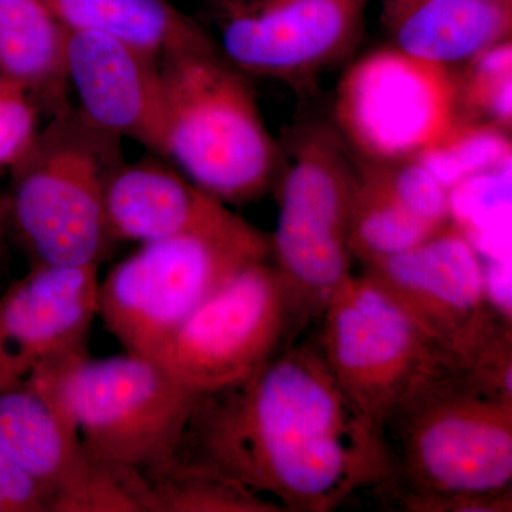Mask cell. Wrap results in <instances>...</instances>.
<instances>
[{"label":"cell","instance_id":"30bf717a","mask_svg":"<svg viewBox=\"0 0 512 512\" xmlns=\"http://www.w3.org/2000/svg\"><path fill=\"white\" fill-rule=\"evenodd\" d=\"M335 130L373 164L429 153L463 123L456 76L390 45L350 64L336 87Z\"/></svg>","mask_w":512,"mask_h":512},{"label":"cell","instance_id":"3957f363","mask_svg":"<svg viewBox=\"0 0 512 512\" xmlns=\"http://www.w3.org/2000/svg\"><path fill=\"white\" fill-rule=\"evenodd\" d=\"M163 92L161 157L225 204H244L274 185L281 150L244 73L214 52L158 62Z\"/></svg>","mask_w":512,"mask_h":512},{"label":"cell","instance_id":"f1b7e54d","mask_svg":"<svg viewBox=\"0 0 512 512\" xmlns=\"http://www.w3.org/2000/svg\"><path fill=\"white\" fill-rule=\"evenodd\" d=\"M20 87L16 86V84L10 83L9 80L3 79L0 76V100L5 99L8 94L15 92V90H19ZM22 90V89H20ZM25 92V90H23Z\"/></svg>","mask_w":512,"mask_h":512},{"label":"cell","instance_id":"5bb4252c","mask_svg":"<svg viewBox=\"0 0 512 512\" xmlns=\"http://www.w3.org/2000/svg\"><path fill=\"white\" fill-rule=\"evenodd\" d=\"M67 76L77 109L114 136L161 156L163 92L157 60L99 33L70 30Z\"/></svg>","mask_w":512,"mask_h":512},{"label":"cell","instance_id":"9c48e42d","mask_svg":"<svg viewBox=\"0 0 512 512\" xmlns=\"http://www.w3.org/2000/svg\"><path fill=\"white\" fill-rule=\"evenodd\" d=\"M309 319L271 259L255 262L202 303L154 360L207 396L258 372L292 345Z\"/></svg>","mask_w":512,"mask_h":512},{"label":"cell","instance_id":"83f0119b","mask_svg":"<svg viewBox=\"0 0 512 512\" xmlns=\"http://www.w3.org/2000/svg\"><path fill=\"white\" fill-rule=\"evenodd\" d=\"M12 227H10V210L8 195L0 194V269L8 261V239Z\"/></svg>","mask_w":512,"mask_h":512},{"label":"cell","instance_id":"7c38bea8","mask_svg":"<svg viewBox=\"0 0 512 512\" xmlns=\"http://www.w3.org/2000/svg\"><path fill=\"white\" fill-rule=\"evenodd\" d=\"M367 0H212L222 57L239 72L303 86L359 43Z\"/></svg>","mask_w":512,"mask_h":512},{"label":"cell","instance_id":"f546056e","mask_svg":"<svg viewBox=\"0 0 512 512\" xmlns=\"http://www.w3.org/2000/svg\"><path fill=\"white\" fill-rule=\"evenodd\" d=\"M0 512H6L5 505L2 504V501H0Z\"/></svg>","mask_w":512,"mask_h":512},{"label":"cell","instance_id":"484cf974","mask_svg":"<svg viewBox=\"0 0 512 512\" xmlns=\"http://www.w3.org/2000/svg\"><path fill=\"white\" fill-rule=\"evenodd\" d=\"M0 501L6 512H49V493L45 485L2 450Z\"/></svg>","mask_w":512,"mask_h":512},{"label":"cell","instance_id":"7a4b0ae2","mask_svg":"<svg viewBox=\"0 0 512 512\" xmlns=\"http://www.w3.org/2000/svg\"><path fill=\"white\" fill-rule=\"evenodd\" d=\"M383 440L389 474L377 490L400 510L512 511V400L460 369L410 397Z\"/></svg>","mask_w":512,"mask_h":512},{"label":"cell","instance_id":"d4e9b609","mask_svg":"<svg viewBox=\"0 0 512 512\" xmlns=\"http://www.w3.org/2000/svg\"><path fill=\"white\" fill-rule=\"evenodd\" d=\"M39 111L36 101L20 89L0 100V168L12 170L35 146Z\"/></svg>","mask_w":512,"mask_h":512},{"label":"cell","instance_id":"5b68a950","mask_svg":"<svg viewBox=\"0 0 512 512\" xmlns=\"http://www.w3.org/2000/svg\"><path fill=\"white\" fill-rule=\"evenodd\" d=\"M269 259V235L237 212L214 227L146 242L100 281L99 318L126 352L156 359L232 276Z\"/></svg>","mask_w":512,"mask_h":512},{"label":"cell","instance_id":"ba28073f","mask_svg":"<svg viewBox=\"0 0 512 512\" xmlns=\"http://www.w3.org/2000/svg\"><path fill=\"white\" fill-rule=\"evenodd\" d=\"M84 451L92 460L153 476L175 463L201 399L157 360H77L63 377Z\"/></svg>","mask_w":512,"mask_h":512},{"label":"cell","instance_id":"e0dca14e","mask_svg":"<svg viewBox=\"0 0 512 512\" xmlns=\"http://www.w3.org/2000/svg\"><path fill=\"white\" fill-rule=\"evenodd\" d=\"M70 29L43 0H0V76L50 116L67 106Z\"/></svg>","mask_w":512,"mask_h":512},{"label":"cell","instance_id":"ffe728a7","mask_svg":"<svg viewBox=\"0 0 512 512\" xmlns=\"http://www.w3.org/2000/svg\"><path fill=\"white\" fill-rule=\"evenodd\" d=\"M146 478V512H284L235 478L191 458L178 457Z\"/></svg>","mask_w":512,"mask_h":512},{"label":"cell","instance_id":"277c9868","mask_svg":"<svg viewBox=\"0 0 512 512\" xmlns=\"http://www.w3.org/2000/svg\"><path fill=\"white\" fill-rule=\"evenodd\" d=\"M126 163L121 138L77 107L53 114L12 170L10 227L35 265L99 264L109 244L106 192Z\"/></svg>","mask_w":512,"mask_h":512},{"label":"cell","instance_id":"d6986e66","mask_svg":"<svg viewBox=\"0 0 512 512\" xmlns=\"http://www.w3.org/2000/svg\"><path fill=\"white\" fill-rule=\"evenodd\" d=\"M70 30L99 33L151 59L214 52L217 43L167 0H43Z\"/></svg>","mask_w":512,"mask_h":512},{"label":"cell","instance_id":"8992f818","mask_svg":"<svg viewBox=\"0 0 512 512\" xmlns=\"http://www.w3.org/2000/svg\"><path fill=\"white\" fill-rule=\"evenodd\" d=\"M279 150L271 259L312 318L352 275L350 227L359 170L335 127L303 126Z\"/></svg>","mask_w":512,"mask_h":512},{"label":"cell","instance_id":"7402d4cb","mask_svg":"<svg viewBox=\"0 0 512 512\" xmlns=\"http://www.w3.org/2000/svg\"><path fill=\"white\" fill-rule=\"evenodd\" d=\"M511 40L457 69L461 116L471 123L511 130Z\"/></svg>","mask_w":512,"mask_h":512},{"label":"cell","instance_id":"cb8c5ba5","mask_svg":"<svg viewBox=\"0 0 512 512\" xmlns=\"http://www.w3.org/2000/svg\"><path fill=\"white\" fill-rule=\"evenodd\" d=\"M508 154L507 131L464 120L453 136L417 158L451 190L466 178L494 168Z\"/></svg>","mask_w":512,"mask_h":512},{"label":"cell","instance_id":"4fadbf2b","mask_svg":"<svg viewBox=\"0 0 512 512\" xmlns=\"http://www.w3.org/2000/svg\"><path fill=\"white\" fill-rule=\"evenodd\" d=\"M99 264L33 265L0 295V390L87 356Z\"/></svg>","mask_w":512,"mask_h":512},{"label":"cell","instance_id":"52a82bcc","mask_svg":"<svg viewBox=\"0 0 512 512\" xmlns=\"http://www.w3.org/2000/svg\"><path fill=\"white\" fill-rule=\"evenodd\" d=\"M318 345L340 389L383 436V426L437 377L460 369L365 274L350 275L322 313Z\"/></svg>","mask_w":512,"mask_h":512},{"label":"cell","instance_id":"2e32d148","mask_svg":"<svg viewBox=\"0 0 512 512\" xmlns=\"http://www.w3.org/2000/svg\"><path fill=\"white\" fill-rule=\"evenodd\" d=\"M234 211L156 157L121 165L106 192L111 238L146 242L214 227Z\"/></svg>","mask_w":512,"mask_h":512},{"label":"cell","instance_id":"603a6c76","mask_svg":"<svg viewBox=\"0 0 512 512\" xmlns=\"http://www.w3.org/2000/svg\"><path fill=\"white\" fill-rule=\"evenodd\" d=\"M359 168L427 227L440 229L456 217L450 188L419 158L387 164L362 161Z\"/></svg>","mask_w":512,"mask_h":512},{"label":"cell","instance_id":"ac0fdd59","mask_svg":"<svg viewBox=\"0 0 512 512\" xmlns=\"http://www.w3.org/2000/svg\"><path fill=\"white\" fill-rule=\"evenodd\" d=\"M512 0H421L392 30V45L457 69L511 40Z\"/></svg>","mask_w":512,"mask_h":512},{"label":"cell","instance_id":"44dd1931","mask_svg":"<svg viewBox=\"0 0 512 512\" xmlns=\"http://www.w3.org/2000/svg\"><path fill=\"white\" fill-rule=\"evenodd\" d=\"M357 170L359 185L350 227V251L360 264L399 254L439 231L412 217L360 171L359 165Z\"/></svg>","mask_w":512,"mask_h":512},{"label":"cell","instance_id":"9a60e30c","mask_svg":"<svg viewBox=\"0 0 512 512\" xmlns=\"http://www.w3.org/2000/svg\"><path fill=\"white\" fill-rule=\"evenodd\" d=\"M73 363L40 370L0 390V450L45 485L49 512L92 464L64 393V373Z\"/></svg>","mask_w":512,"mask_h":512},{"label":"cell","instance_id":"4316f807","mask_svg":"<svg viewBox=\"0 0 512 512\" xmlns=\"http://www.w3.org/2000/svg\"><path fill=\"white\" fill-rule=\"evenodd\" d=\"M421 0H380L382 22L386 29L392 30L400 20L406 18Z\"/></svg>","mask_w":512,"mask_h":512},{"label":"cell","instance_id":"8fae6325","mask_svg":"<svg viewBox=\"0 0 512 512\" xmlns=\"http://www.w3.org/2000/svg\"><path fill=\"white\" fill-rule=\"evenodd\" d=\"M363 274L463 367L505 328L480 252L456 217L399 254L363 265Z\"/></svg>","mask_w":512,"mask_h":512},{"label":"cell","instance_id":"6da1fadb","mask_svg":"<svg viewBox=\"0 0 512 512\" xmlns=\"http://www.w3.org/2000/svg\"><path fill=\"white\" fill-rule=\"evenodd\" d=\"M201 461L284 512H329L389 474L382 433L340 389L318 342L202 396L180 456Z\"/></svg>","mask_w":512,"mask_h":512}]
</instances>
